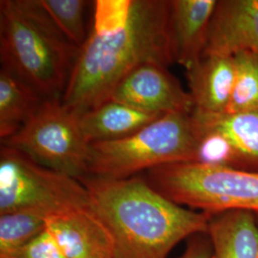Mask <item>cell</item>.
<instances>
[{"label":"cell","instance_id":"16","mask_svg":"<svg viewBox=\"0 0 258 258\" xmlns=\"http://www.w3.org/2000/svg\"><path fill=\"white\" fill-rule=\"evenodd\" d=\"M44 101L26 83L0 69V138L14 136Z\"/></svg>","mask_w":258,"mask_h":258},{"label":"cell","instance_id":"9","mask_svg":"<svg viewBox=\"0 0 258 258\" xmlns=\"http://www.w3.org/2000/svg\"><path fill=\"white\" fill-rule=\"evenodd\" d=\"M258 55V0H220L212 15L203 55Z\"/></svg>","mask_w":258,"mask_h":258},{"label":"cell","instance_id":"5","mask_svg":"<svg viewBox=\"0 0 258 258\" xmlns=\"http://www.w3.org/2000/svg\"><path fill=\"white\" fill-rule=\"evenodd\" d=\"M148 184L184 208L218 214L230 211L258 213V172L231 166L180 162L146 172Z\"/></svg>","mask_w":258,"mask_h":258},{"label":"cell","instance_id":"22","mask_svg":"<svg viewBox=\"0 0 258 258\" xmlns=\"http://www.w3.org/2000/svg\"><path fill=\"white\" fill-rule=\"evenodd\" d=\"M175 258H212V248L208 235L192 236L184 251Z\"/></svg>","mask_w":258,"mask_h":258},{"label":"cell","instance_id":"1","mask_svg":"<svg viewBox=\"0 0 258 258\" xmlns=\"http://www.w3.org/2000/svg\"><path fill=\"white\" fill-rule=\"evenodd\" d=\"M174 62L170 1L133 0L127 22L119 31L88 35L61 102L81 115L108 101L120 81L139 66Z\"/></svg>","mask_w":258,"mask_h":258},{"label":"cell","instance_id":"3","mask_svg":"<svg viewBox=\"0 0 258 258\" xmlns=\"http://www.w3.org/2000/svg\"><path fill=\"white\" fill-rule=\"evenodd\" d=\"M79 52L37 0L0 1L1 68L41 99H62Z\"/></svg>","mask_w":258,"mask_h":258},{"label":"cell","instance_id":"18","mask_svg":"<svg viewBox=\"0 0 258 258\" xmlns=\"http://www.w3.org/2000/svg\"><path fill=\"white\" fill-rule=\"evenodd\" d=\"M235 79L226 112L258 110V55L241 51L233 55Z\"/></svg>","mask_w":258,"mask_h":258},{"label":"cell","instance_id":"13","mask_svg":"<svg viewBox=\"0 0 258 258\" xmlns=\"http://www.w3.org/2000/svg\"><path fill=\"white\" fill-rule=\"evenodd\" d=\"M194 110L224 113L231 101L235 79L233 55H207L185 70Z\"/></svg>","mask_w":258,"mask_h":258},{"label":"cell","instance_id":"8","mask_svg":"<svg viewBox=\"0 0 258 258\" xmlns=\"http://www.w3.org/2000/svg\"><path fill=\"white\" fill-rule=\"evenodd\" d=\"M138 110L157 115L191 114L194 102L167 67L156 63L141 65L115 87L110 99Z\"/></svg>","mask_w":258,"mask_h":258},{"label":"cell","instance_id":"7","mask_svg":"<svg viewBox=\"0 0 258 258\" xmlns=\"http://www.w3.org/2000/svg\"><path fill=\"white\" fill-rule=\"evenodd\" d=\"M1 144L80 181L88 176L89 144L81 128L80 114L61 100L42 101L19 132Z\"/></svg>","mask_w":258,"mask_h":258},{"label":"cell","instance_id":"12","mask_svg":"<svg viewBox=\"0 0 258 258\" xmlns=\"http://www.w3.org/2000/svg\"><path fill=\"white\" fill-rule=\"evenodd\" d=\"M216 0L170 1V26L175 62L189 69L203 56Z\"/></svg>","mask_w":258,"mask_h":258},{"label":"cell","instance_id":"20","mask_svg":"<svg viewBox=\"0 0 258 258\" xmlns=\"http://www.w3.org/2000/svg\"><path fill=\"white\" fill-rule=\"evenodd\" d=\"M133 0H99L95 2L92 32L107 35L119 31L128 19Z\"/></svg>","mask_w":258,"mask_h":258},{"label":"cell","instance_id":"14","mask_svg":"<svg viewBox=\"0 0 258 258\" xmlns=\"http://www.w3.org/2000/svg\"><path fill=\"white\" fill-rule=\"evenodd\" d=\"M207 235L212 258H258V219L249 211L212 215Z\"/></svg>","mask_w":258,"mask_h":258},{"label":"cell","instance_id":"4","mask_svg":"<svg viewBox=\"0 0 258 258\" xmlns=\"http://www.w3.org/2000/svg\"><path fill=\"white\" fill-rule=\"evenodd\" d=\"M200 132L191 114H167L126 138L89 145L88 176L126 179L158 166L194 162Z\"/></svg>","mask_w":258,"mask_h":258},{"label":"cell","instance_id":"17","mask_svg":"<svg viewBox=\"0 0 258 258\" xmlns=\"http://www.w3.org/2000/svg\"><path fill=\"white\" fill-rule=\"evenodd\" d=\"M52 215L36 209L0 214V257L20 249L46 229Z\"/></svg>","mask_w":258,"mask_h":258},{"label":"cell","instance_id":"21","mask_svg":"<svg viewBox=\"0 0 258 258\" xmlns=\"http://www.w3.org/2000/svg\"><path fill=\"white\" fill-rule=\"evenodd\" d=\"M0 258H68L54 235L46 229L26 245L4 257Z\"/></svg>","mask_w":258,"mask_h":258},{"label":"cell","instance_id":"15","mask_svg":"<svg viewBox=\"0 0 258 258\" xmlns=\"http://www.w3.org/2000/svg\"><path fill=\"white\" fill-rule=\"evenodd\" d=\"M160 117L162 115L108 100L81 114L80 122L83 136L90 145L126 138Z\"/></svg>","mask_w":258,"mask_h":258},{"label":"cell","instance_id":"2","mask_svg":"<svg viewBox=\"0 0 258 258\" xmlns=\"http://www.w3.org/2000/svg\"><path fill=\"white\" fill-rule=\"evenodd\" d=\"M91 211L110 232L115 258H167L186 238L207 234L212 214L170 201L145 177L87 176Z\"/></svg>","mask_w":258,"mask_h":258},{"label":"cell","instance_id":"19","mask_svg":"<svg viewBox=\"0 0 258 258\" xmlns=\"http://www.w3.org/2000/svg\"><path fill=\"white\" fill-rule=\"evenodd\" d=\"M55 26L75 46L82 48L88 36L84 25L85 0H37Z\"/></svg>","mask_w":258,"mask_h":258},{"label":"cell","instance_id":"23","mask_svg":"<svg viewBox=\"0 0 258 258\" xmlns=\"http://www.w3.org/2000/svg\"><path fill=\"white\" fill-rule=\"evenodd\" d=\"M256 215H257V219H258V213H256Z\"/></svg>","mask_w":258,"mask_h":258},{"label":"cell","instance_id":"11","mask_svg":"<svg viewBox=\"0 0 258 258\" xmlns=\"http://www.w3.org/2000/svg\"><path fill=\"white\" fill-rule=\"evenodd\" d=\"M192 116L199 130L226 142L231 167L258 172V110L215 114L194 110Z\"/></svg>","mask_w":258,"mask_h":258},{"label":"cell","instance_id":"10","mask_svg":"<svg viewBox=\"0 0 258 258\" xmlns=\"http://www.w3.org/2000/svg\"><path fill=\"white\" fill-rule=\"evenodd\" d=\"M46 228L68 258H115L110 232L91 210L52 215Z\"/></svg>","mask_w":258,"mask_h":258},{"label":"cell","instance_id":"6","mask_svg":"<svg viewBox=\"0 0 258 258\" xmlns=\"http://www.w3.org/2000/svg\"><path fill=\"white\" fill-rule=\"evenodd\" d=\"M26 209L55 215L91 210V203L80 180L42 166L15 148L1 146L0 214Z\"/></svg>","mask_w":258,"mask_h":258}]
</instances>
